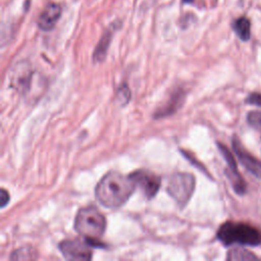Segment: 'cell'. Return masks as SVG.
<instances>
[{
    "label": "cell",
    "instance_id": "cell-1",
    "mask_svg": "<svg viewBox=\"0 0 261 261\" xmlns=\"http://www.w3.org/2000/svg\"><path fill=\"white\" fill-rule=\"evenodd\" d=\"M136 184L130 174L118 171L106 173L95 188V196L104 207L114 209L122 206L136 190Z\"/></svg>",
    "mask_w": 261,
    "mask_h": 261
},
{
    "label": "cell",
    "instance_id": "cell-2",
    "mask_svg": "<svg viewBox=\"0 0 261 261\" xmlns=\"http://www.w3.org/2000/svg\"><path fill=\"white\" fill-rule=\"evenodd\" d=\"M74 229L92 247H103L99 239L105 232L106 219L95 206L83 207L77 211L74 219Z\"/></svg>",
    "mask_w": 261,
    "mask_h": 261
},
{
    "label": "cell",
    "instance_id": "cell-3",
    "mask_svg": "<svg viewBox=\"0 0 261 261\" xmlns=\"http://www.w3.org/2000/svg\"><path fill=\"white\" fill-rule=\"evenodd\" d=\"M216 237L224 246H259L261 244V230L243 222L226 221L217 230Z\"/></svg>",
    "mask_w": 261,
    "mask_h": 261
},
{
    "label": "cell",
    "instance_id": "cell-4",
    "mask_svg": "<svg viewBox=\"0 0 261 261\" xmlns=\"http://www.w3.org/2000/svg\"><path fill=\"white\" fill-rule=\"evenodd\" d=\"M195 186L196 180L193 174L188 172H175L169 177L166 191L178 206L184 207L190 201L195 191Z\"/></svg>",
    "mask_w": 261,
    "mask_h": 261
},
{
    "label": "cell",
    "instance_id": "cell-5",
    "mask_svg": "<svg viewBox=\"0 0 261 261\" xmlns=\"http://www.w3.org/2000/svg\"><path fill=\"white\" fill-rule=\"evenodd\" d=\"M58 248L65 259L68 260H90L92 259V246L84 239L64 240L59 243Z\"/></svg>",
    "mask_w": 261,
    "mask_h": 261
},
{
    "label": "cell",
    "instance_id": "cell-6",
    "mask_svg": "<svg viewBox=\"0 0 261 261\" xmlns=\"http://www.w3.org/2000/svg\"><path fill=\"white\" fill-rule=\"evenodd\" d=\"M137 187L147 199H152L158 193L161 186V178L158 174L144 169H139L130 173Z\"/></svg>",
    "mask_w": 261,
    "mask_h": 261
},
{
    "label": "cell",
    "instance_id": "cell-7",
    "mask_svg": "<svg viewBox=\"0 0 261 261\" xmlns=\"http://www.w3.org/2000/svg\"><path fill=\"white\" fill-rule=\"evenodd\" d=\"M217 146H218V149L221 152L224 160L227 163L228 169L225 171V173H226L227 177L230 180L232 189L234 190V192L237 194L244 195L247 192V184H246L243 176L240 174V172L238 170L237 161H236L233 155L223 144L217 143Z\"/></svg>",
    "mask_w": 261,
    "mask_h": 261
},
{
    "label": "cell",
    "instance_id": "cell-8",
    "mask_svg": "<svg viewBox=\"0 0 261 261\" xmlns=\"http://www.w3.org/2000/svg\"><path fill=\"white\" fill-rule=\"evenodd\" d=\"M32 77L33 70L31 69L30 65L24 62L17 63L10 74L11 86L14 87L21 94H24L29 91L31 87Z\"/></svg>",
    "mask_w": 261,
    "mask_h": 261
},
{
    "label": "cell",
    "instance_id": "cell-9",
    "mask_svg": "<svg viewBox=\"0 0 261 261\" xmlns=\"http://www.w3.org/2000/svg\"><path fill=\"white\" fill-rule=\"evenodd\" d=\"M231 144H232V149L236 155L238 156L239 160L241 161L242 165L254 176L261 179V162L257 158H255L253 155H251L249 152H247L237 138L232 139Z\"/></svg>",
    "mask_w": 261,
    "mask_h": 261
},
{
    "label": "cell",
    "instance_id": "cell-10",
    "mask_svg": "<svg viewBox=\"0 0 261 261\" xmlns=\"http://www.w3.org/2000/svg\"><path fill=\"white\" fill-rule=\"evenodd\" d=\"M61 11L62 9L59 4H56V3L48 4L39 16L38 27L42 31L52 30L60 17Z\"/></svg>",
    "mask_w": 261,
    "mask_h": 261
},
{
    "label": "cell",
    "instance_id": "cell-11",
    "mask_svg": "<svg viewBox=\"0 0 261 261\" xmlns=\"http://www.w3.org/2000/svg\"><path fill=\"white\" fill-rule=\"evenodd\" d=\"M185 99V95L182 93V91H176L172 97H170V99L167 101V103L160 107L155 113H154V117L156 118H161V117H165L167 115L172 114L173 112H175L178 107H180L181 102Z\"/></svg>",
    "mask_w": 261,
    "mask_h": 261
},
{
    "label": "cell",
    "instance_id": "cell-12",
    "mask_svg": "<svg viewBox=\"0 0 261 261\" xmlns=\"http://www.w3.org/2000/svg\"><path fill=\"white\" fill-rule=\"evenodd\" d=\"M232 29L242 41H248L250 39L251 22L247 17L242 16V17H239L238 19H236L232 24Z\"/></svg>",
    "mask_w": 261,
    "mask_h": 261
},
{
    "label": "cell",
    "instance_id": "cell-13",
    "mask_svg": "<svg viewBox=\"0 0 261 261\" xmlns=\"http://www.w3.org/2000/svg\"><path fill=\"white\" fill-rule=\"evenodd\" d=\"M227 260L231 261H250V260H257V256L254 255L252 252L242 249V248H236L228 252Z\"/></svg>",
    "mask_w": 261,
    "mask_h": 261
},
{
    "label": "cell",
    "instance_id": "cell-14",
    "mask_svg": "<svg viewBox=\"0 0 261 261\" xmlns=\"http://www.w3.org/2000/svg\"><path fill=\"white\" fill-rule=\"evenodd\" d=\"M37 259V252L32 247H21L14 251L11 256L10 260H33Z\"/></svg>",
    "mask_w": 261,
    "mask_h": 261
},
{
    "label": "cell",
    "instance_id": "cell-15",
    "mask_svg": "<svg viewBox=\"0 0 261 261\" xmlns=\"http://www.w3.org/2000/svg\"><path fill=\"white\" fill-rule=\"evenodd\" d=\"M110 37H111V35L109 33H107L103 36V38L99 42V44H98V46L95 50V53H94V60L95 61L100 62L105 58L107 48H108L109 43H110Z\"/></svg>",
    "mask_w": 261,
    "mask_h": 261
},
{
    "label": "cell",
    "instance_id": "cell-16",
    "mask_svg": "<svg viewBox=\"0 0 261 261\" xmlns=\"http://www.w3.org/2000/svg\"><path fill=\"white\" fill-rule=\"evenodd\" d=\"M130 91L129 88L126 84H121L120 87L117 89L116 91V95H115V101L120 105V106H124L126 105L129 100H130Z\"/></svg>",
    "mask_w": 261,
    "mask_h": 261
},
{
    "label": "cell",
    "instance_id": "cell-17",
    "mask_svg": "<svg viewBox=\"0 0 261 261\" xmlns=\"http://www.w3.org/2000/svg\"><path fill=\"white\" fill-rule=\"evenodd\" d=\"M247 121L253 128L261 130V111H250L247 115Z\"/></svg>",
    "mask_w": 261,
    "mask_h": 261
},
{
    "label": "cell",
    "instance_id": "cell-18",
    "mask_svg": "<svg viewBox=\"0 0 261 261\" xmlns=\"http://www.w3.org/2000/svg\"><path fill=\"white\" fill-rule=\"evenodd\" d=\"M246 102L249 103V104L261 107V94L260 93H252V94H250L247 97Z\"/></svg>",
    "mask_w": 261,
    "mask_h": 261
},
{
    "label": "cell",
    "instance_id": "cell-19",
    "mask_svg": "<svg viewBox=\"0 0 261 261\" xmlns=\"http://www.w3.org/2000/svg\"><path fill=\"white\" fill-rule=\"evenodd\" d=\"M0 195H1L0 196V204H1V208H3L6 206V204L9 201V194L5 189H1Z\"/></svg>",
    "mask_w": 261,
    "mask_h": 261
},
{
    "label": "cell",
    "instance_id": "cell-20",
    "mask_svg": "<svg viewBox=\"0 0 261 261\" xmlns=\"http://www.w3.org/2000/svg\"><path fill=\"white\" fill-rule=\"evenodd\" d=\"M184 1H185V2H192L193 0H184Z\"/></svg>",
    "mask_w": 261,
    "mask_h": 261
}]
</instances>
